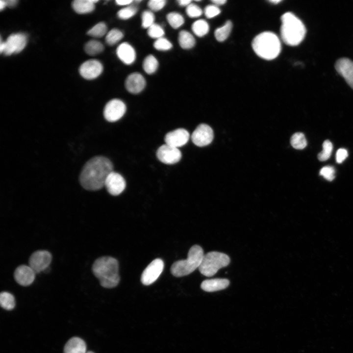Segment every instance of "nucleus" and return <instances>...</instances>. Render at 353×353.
I'll list each match as a JSON object with an SVG mask.
<instances>
[{"mask_svg": "<svg viewBox=\"0 0 353 353\" xmlns=\"http://www.w3.org/2000/svg\"><path fill=\"white\" fill-rule=\"evenodd\" d=\"M335 169L331 166L323 167L320 171V175L328 181H332L335 178Z\"/></svg>", "mask_w": 353, "mask_h": 353, "instance_id": "nucleus-39", "label": "nucleus"}, {"mask_svg": "<svg viewBox=\"0 0 353 353\" xmlns=\"http://www.w3.org/2000/svg\"><path fill=\"white\" fill-rule=\"evenodd\" d=\"M229 262L230 258L227 254L218 252H209L204 255L199 270L204 276L212 277Z\"/></svg>", "mask_w": 353, "mask_h": 353, "instance_id": "nucleus-6", "label": "nucleus"}, {"mask_svg": "<svg viewBox=\"0 0 353 353\" xmlns=\"http://www.w3.org/2000/svg\"><path fill=\"white\" fill-rule=\"evenodd\" d=\"M85 52L90 55H96L101 53L104 50L103 44L97 40H90L84 46Z\"/></svg>", "mask_w": 353, "mask_h": 353, "instance_id": "nucleus-25", "label": "nucleus"}, {"mask_svg": "<svg viewBox=\"0 0 353 353\" xmlns=\"http://www.w3.org/2000/svg\"><path fill=\"white\" fill-rule=\"evenodd\" d=\"M104 186L110 194L117 196L125 190L126 183L124 178L120 174L112 171L107 177Z\"/></svg>", "mask_w": 353, "mask_h": 353, "instance_id": "nucleus-13", "label": "nucleus"}, {"mask_svg": "<svg viewBox=\"0 0 353 353\" xmlns=\"http://www.w3.org/2000/svg\"><path fill=\"white\" fill-rule=\"evenodd\" d=\"M35 273L29 266L22 265L18 266L14 273L15 281L20 285L26 286L30 285L34 281Z\"/></svg>", "mask_w": 353, "mask_h": 353, "instance_id": "nucleus-17", "label": "nucleus"}, {"mask_svg": "<svg viewBox=\"0 0 353 353\" xmlns=\"http://www.w3.org/2000/svg\"><path fill=\"white\" fill-rule=\"evenodd\" d=\"M290 143L294 148L298 150H302L307 145L305 136L301 132L294 133L291 138Z\"/></svg>", "mask_w": 353, "mask_h": 353, "instance_id": "nucleus-29", "label": "nucleus"}, {"mask_svg": "<svg viewBox=\"0 0 353 353\" xmlns=\"http://www.w3.org/2000/svg\"><path fill=\"white\" fill-rule=\"evenodd\" d=\"M126 111V105L119 99H112L105 105L103 115L108 122H116L120 119Z\"/></svg>", "mask_w": 353, "mask_h": 353, "instance_id": "nucleus-7", "label": "nucleus"}, {"mask_svg": "<svg viewBox=\"0 0 353 353\" xmlns=\"http://www.w3.org/2000/svg\"><path fill=\"white\" fill-rule=\"evenodd\" d=\"M252 48L260 57L272 60L276 58L281 51L278 37L272 32H264L258 34L252 41Z\"/></svg>", "mask_w": 353, "mask_h": 353, "instance_id": "nucleus-4", "label": "nucleus"}, {"mask_svg": "<svg viewBox=\"0 0 353 353\" xmlns=\"http://www.w3.org/2000/svg\"><path fill=\"white\" fill-rule=\"evenodd\" d=\"M348 151L343 148L338 149L336 153V161L338 163H342L348 157Z\"/></svg>", "mask_w": 353, "mask_h": 353, "instance_id": "nucleus-42", "label": "nucleus"}, {"mask_svg": "<svg viewBox=\"0 0 353 353\" xmlns=\"http://www.w3.org/2000/svg\"><path fill=\"white\" fill-rule=\"evenodd\" d=\"M209 26L205 21L201 19L195 21L192 25V30L198 37L205 35L209 31Z\"/></svg>", "mask_w": 353, "mask_h": 353, "instance_id": "nucleus-26", "label": "nucleus"}, {"mask_svg": "<svg viewBox=\"0 0 353 353\" xmlns=\"http://www.w3.org/2000/svg\"><path fill=\"white\" fill-rule=\"evenodd\" d=\"M156 156L158 160L164 164H174L180 160L182 155L178 148L165 144L158 149Z\"/></svg>", "mask_w": 353, "mask_h": 353, "instance_id": "nucleus-12", "label": "nucleus"}, {"mask_svg": "<svg viewBox=\"0 0 353 353\" xmlns=\"http://www.w3.org/2000/svg\"><path fill=\"white\" fill-rule=\"evenodd\" d=\"M281 21L280 35L283 42L291 46L300 44L306 33V29L303 22L291 12L283 14Z\"/></svg>", "mask_w": 353, "mask_h": 353, "instance_id": "nucleus-3", "label": "nucleus"}, {"mask_svg": "<svg viewBox=\"0 0 353 353\" xmlns=\"http://www.w3.org/2000/svg\"><path fill=\"white\" fill-rule=\"evenodd\" d=\"M332 149L331 142L328 140H325L323 144V151L318 155V159L321 161L328 160L331 155Z\"/></svg>", "mask_w": 353, "mask_h": 353, "instance_id": "nucleus-34", "label": "nucleus"}, {"mask_svg": "<svg viewBox=\"0 0 353 353\" xmlns=\"http://www.w3.org/2000/svg\"><path fill=\"white\" fill-rule=\"evenodd\" d=\"M178 41L180 46L185 50L193 48L196 43L194 36L189 32L185 30L179 32Z\"/></svg>", "mask_w": 353, "mask_h": 353, "instance_id": "nucleus-23", "label": "nucleus"}, {"mask_svg": "<svg viewBox=\"0 0 353 353\" xmlns=\"http://www.w3.org/2000/svg\"><path fill=\"white\" fill-rule=\"evenodd\" d=\"M6 6L5 1L0 0V9L2 10Z\"/></svg>", "mask_w": 353, "mask_h": 353, "instance_id": "nucleus-47", "label": "nucleus"}, {"mask_svg": "<svg viewBox=\"0 0 353 353\" xmlns=\"http://www.w3.org/2000/svg\"><path fill=\"white\" fill-rule=\"evenodd\" d=\"M213 131L208 125L202 124L199 125L193 131L191 139L193 143L199 147H203L210 144L213 139Z\"/></svg>", "mask_w": 353, "mask_h": 353, "instance_id": "nucleus-11", "label": "nucleus"}, {"mask_svg": "<svg viewBox=\"0 0 353 353\" xmlns=\"http://www.w3.org/2000/svg\"><path fill=\"white\" fill-rule=\"evenodd\" d=\"M270 2L273 4H277L281 1L280 0H271L269 1Z\"/></svg>", "mask_w": 353, "mask_h": 353, "instance_id": "nucleus-48", "label": "nucleus"}, {"mask_svg": "<svg viewBox=\"0 0 353 353\" xmlns=\"http://www.w3.org/2000/svg\"><path fill=\"white\" fill-rule=\"evenodd\" d=\"M204 255L201 247L196 245L192 246L186 259L177 261L172 265V274L176 277H181L191 274L199 268Z\"/></svg>", "mask_w": 353, "mask_h": 353, "instance_id": "nucleus-5", "label": "nucleus"}, {"mask_svg": "<svg viewBox=\"0 0 353 353\" xmlns=\"http://www.w3.org/2000/svg\"><path fill=\"white\" fill-rule=\"evenodd\" d=\"M137 7L134 5H128L117 12L118 17L122 20H127L135 15Z\"/></svg>", "mask_w": 353, "mask_h": 353, "instance_id": "nucleus-33", "label": "nucleus"}, {"mask_svg": "<svg viewBox=\"0 0 353 353\" xmlns=\"http://www.w3.org/2000/svg\"><path fill=\"white\" fill-rule=\"evenodd\" d=\"M26 43L25 34L22 33L12 34L4 42L5 47L2 53L6 55L19 53L25 48Z\"/></svg>", "mask_w": 353, "mask_h": 353, "instance_id": "nucleus-10", "label": "nucleus"}, {"mask_svg": "<svg viewBox=\"0 0 353 353\" xmlns=\"http://www.w3.org/2000/svg\"><path fill=\"white\" fill-rule=\"evenodd\" d=\"M189 137L187 130L184 128H177L166 134L164 140L166 144L178 148L185 145Z\"/></svg>", "mask_w": 353, "mask_h": 353, "instance_id": "nucleus-15", "label": "nucleus"}, {"mask_svg": "<svg viewBox=\"0 0 353 353\" xmlns=\"http://www.w3.org/2000/svg\"><path fill=\"white\" fill-rule=\"evenodd\" d=\"M92 272L101 286L106 288L116 287L120 281L118 261L110 256L97 259L92 266Z\"/></svg>", "mask_w": 353, "mask_h": 353, "instance_id": "nucleus-2", "label": "nucleus"}, {"mask_svg": "<svg viewBox=\"0 0 353 353\" xmlns=\"http://www.w3.org/2000/svg\"><path fill=\"white\" fill-rule=\"evenodd\" d=\"M186 12L187 15L191 18L199 17L202 13L201 8L197 5L192 3L186 7Z\"/></svg>", "mask_w": 353, "mask_h": 353, "instance_id": "nucleus-38", "label": "nucleus"}, {"mask_svg": "<svg viewBox=\"0 0 353 353\" xmlns=\"http://www.w3.org/2000/svg\"><path fill=\"white\" fill-rule=\"evenodd\" d=\"M158 67V62L157 59L152 55H148L143 62V68L148 74L154 73Z\"/></svg>", "mask_w": 353, "mask_h": 353, "instance_id": "nucleus-27", "label": "nucleus"}, {"mask_svg": "<svg viewBox=\"0 0 353 353\" xmlns=\"http://www.w3.org/2000/svg\"><path fill=\"white\" fill-rule=\"evenodd\" d=\"M107 31V28L105 24L101 22L88 30L87 34L93 37L101 38L106 33Z\"/></svg>", "mask_w": 353, "mask_h": 353, "instance_id": "nucleus-32", "label": "nucleus"}, {"mask_svg": "<svg viewBox=\"0 0 353 353\" xmlns=\"http://www.w3.org/2000/svg\"><path fill=\"white\" fill-rule=\"evenodd\" d=\"M103 67L101 63L95 59L89 60L82 63L79 67L80 75L85 79H93L102 73Z\"/></svg>", "mask_w": 353, "mask_h": 353, "instance_id": "nucleus-14", "label": "nucleus"}, {"mask_svg": "<svg viewBox=\"0 0 353 353\" xmlns=\"http://www.w3.org/2000/svg\"><path fill=\"white\" fill-rule=\"evenodd\" d=\"M164 268V262L161 259L152 261L145 268L141 277V282L145 285L153 283L158 278Z\"/></svg>", "mask_w": 353, "mask_h": 353, "instance_id": "nucleus-9", "label": "nucleus"}, {"mask_svg": "<svg viewBox=\"0 0 353 353\" xmlns=\"http://www.w3.org/2000/svg\"><path fill=\"white\" fill-rule=\"evenodd\" d=\"M97 0H75L72 2L74 10L78 14H86L92 12Z\"/></svg>", "mask_w": 353, "mask_h": 353, "instance_id": "nucleus-22", "label": "nucleus"}, {"mask_svg": "<svg viewBox=\"0 0 353 353\" xmlns=\"http://www.w3.org/2000/svg\"><path fill=\"white\" fill-rule=\"evenodd\" d=\"M215 5L218 6L219 5H222L227 2L226 0H213L211 1Z\"/></svg>", "mask_w": 353, "mask_h": 353, "instance_id": "nucleus-45", "label": "nucleus"}, {"mask_svg": "<svg viewBox=\"0 0 353 353\" xmlns=\"http://www.w3.org/2000/svg\"><path fill=\"white\" fill-rule=\"evenodd\" d=\"M113 164L107 158L94 157L83 166L79 176L80 183L86 190H99L104 186L106 179L113 171Z\"/></svg>", "mask_w": 353, "mask_h": 353, "instance_id": "nucleus-1", "label": "nucleus"}, {"mask_svg": "<svg viewBox=\"0 0 353 353\" xmlns=\"http://www.w3.org/2000/svg\"><path fill=\"white\" fill-rule=\"evenodd\" d=\"M123 37L124 34L120 30L113 28L106 34L105 41L108 45L113 46L121 40Z\"/></svg>", "mask_w": 353, "mask_h": 353, "instance_id": "nucleus-31", "label": "nucleus"}, {"mask_svg": "<svg viewBox=\"0 0 353 353\" xmlns=\"http://www.w3.org/2000/svg\"><path fill=\"white\" fill-rule=\"evenodd\" d=\"M6 6H8L10 7H12L14 6L16 3L17 1L15 0H6L5 1Z\"/></svg>", "mask_w": 353, "mask_h": 353, "instance_id": "nucleus-46", "label": "nucleus"}, {"mask_svg": "<svg viewBox=\"0 0 353 353\" xmlns=\"http://www.w3.org/2000/svg\"><path fill=\"white\" fill-rule=\"evenodd\" d=\"M168 22L171 27L177 29L180 27L184 23L183 16L177 12H170L166 16Z\"/></svg>", "mask_w": 353, "mask_h": 353, "instance_id": "nucleus-30", "label": "nucleus"}, {"mask_svg": "<svg viewBox=\"0 0 353 353\" xmlns=\"http://www.w3.org/2000/svg\"><path fill=\"white\" fill-rule=\"evenodd\" d=\"M166 3L165 0H151L148 2V6L153 11H158L162 9Z\"/></svg>", "mask_w": 353, "mask_h": 353, "instance_id": "nucleus-41", "label": "nucleus"}, {"mask_svg": "<svg viewBox=\"0 0 353 353\" xmlns=\"http://www.w3.org/2000/svg\"><path fill=\"white\" fill-rule=\"evenodd\" d=\"M337 72L353 89V61L347 58L338 59L335 65Z\"/></svg>", "mask_w": 353, "mask_h": 353, "instance_id": "nucleus-16", "label": "nucleus"}, {"mask_svg": "<svg viewBox=\"0 0 353 353\" xmlns=\"http://www.w3.org/2000/svg\"><path fill=\"white\" fill-rule=\"evenodd\" d=\"M229 284V281L226 278L206 279L202 282L201 288L206 292H215L225 289Z\"/></svg>", "mask_w": 353, "mask_h": 353, "instance_id": "nucleus-20", "label": "nucleus"}, {"mask_svg": "<svg viewBox=\"0 0 353 353\" xmlns=\"http://www.w3.org/2000/svg\"><path fill=\"white\" fill-rule=\"evenodd\" d=\"M0 304L3 309L10 310L13 309L15 305V298L11 293L3 291L0 294Z\"/></svg>", "mask_w": 353, "mask_h": 353, "instance_id": "nucleus-28", "label": "nucleus"}, {"mask_svg": "<svg viewBox=\"0 0 353 353\" xmlns=\"http://www.w3.org/2000/svg\"><path fill=\"white\" fill-rule=\"evenodd\" d=\"M142 26L143 28H148L154 24V15L152 11L145 10L142 14Z\"/></svg>", "mask_w": 353, "mask_h": 353, "instance_id": "nucleus-37", "label": "nucleus"}, {"mask_svg": "<svg viewBox=\"0 0 353 353\" xmlns=\"http://www.w3.org/2000/svg\"><path fill=\"white\" fill-rule=\"evenodd\" d=\"M133 1L132 0H117L116 3L118 5L127 6L129 5Z\"/></svg>", "mask_w": 353, "mask_h": 353, "instance_id": "nucleus-43", "label": "nucleus"}, {"mask_svg": "<svg viewBox=\"0 0 353 353\" xmlns=\"http://www.w3.org/2000/svg\"><path fill=\"white\" fill-rule=\"evenodd\" d=\"M147 33L150 37L156 39L163 37L165 33L162 27L155 23L148 28Z\"/></svg>", "mask_w": 353, "mask_h": 353, "instance_id": "nucleus-35", "label": "nucleus"}, {"mask_svg": "<svg viewBox=\"0 0 353 353\" xmlns=\"http://www.w3.org/2000/svg\"><path fill=\"white\" fill-rule=\"evenodd\" d=\"M86 345L82 339L73 337L69 339L64 348V353H86Z\"/></svg>", "mask_w": 353, "mask_h": 353, "instance_id": "nucleus-21", "label": "nucleus"}, {"mask_svg": "<svg viewBox=\"0 0 353 353\" xmlns=\"http://www.w3.org/2000/svg\"><path fill=\"white\" fill-rule=\"evenodd\" d=\"M86 353H94L92 351H88Z\"/></svg>", "mask_w": 353, "mask_h": 353, "instance_id": "nucleus-49", "label": "nucleus"}, {"mask_svg": "<svg viewBox=\"0 0 353 353\" xmlns=\"http://www.w3.org/2000/svg\"><path fill=\"white\" fill-rule=\"evenodd\" d=\"M153 47L158 50L167 51L171 50L173 45L170 41L163 37L155 41Z\"/></svg>", "mask_w": 353, "mask_h": 353, "instance_id": "nucleus-36", "label": "nucleus"}, {"mask_svg": "<svg viewBox=\"0 0 353 353\" xmlns=\"http://www.w3.org/2000/svg\"><path fill=\"white\" fill-rule=\"evenodd\" d=\"M178 5L182 7H187L191 3L192 1L191 0H177Z\"/></svg>", "mask_w": 353, "mask_h": 353, "instance_id": "nucleus-44", "label": "nucleus"}, {"mask_svg": "<svg viewBox=\"0 0 353 353\" xmlns=\"http://www.w3.org/2000/svg\"><path fill=\"white\" fill-rule=\"evenodd\" d=\"M232 27V24L231 21H227L225 25L217 28L214 32V35L219 42L225 41L229 35Z\"/></svg>", "mask_w": 353, "mask_h": 353, "instance_id": "nucleus-24", "label": "nucleus"}, {"mask_svg": "<svg viewBox=\"0 0 353 353\" xmlns=\"http://www.w3.org/2000/svg\"><path fill=\"white\" fill-rule=\"evenodd\" d=\"M204 14L209 19L212 18L219 15L221 10L218 6L213 4L207 6L204 9Z\"/></svg>", "mask_w": 353, "mask_h": 353, "instance_id": "nucleus-40", "label": "nucleus"}, {"mask_svg": "<svg viewBox=\"0 0 353 353\" xmlns=\"http://www.w3.org/2000/svg\"><path fill=\"white\" fill-rule=\"evenodd\" d=\"M51 253L45 250L34 252L30 256L28 264L35 273H39L48 268L51 261Z\"/></svg>", "mask_w": 353, "mask_h": 353, "instance_id": "nucleus-8", "label": "nucleus"}, {"mask_svg": "<svg viewBox=\"0 0 353 353\" xmlns=\"http://www.w3.org/2000/svg\"><path fill=\"white\" fill-rule=\"evenodd\" d=\"M117 56L126 65L132 64L136 59V52L132 46L126 42L119 45L116 50Z\"/></svg>", "mask_w": 353, "mask_h": 353, "instance_id": "nucleus-19", "label": "nucleus"}, {"mask_svg": "<svg viewBox=\"0 0 353 353\" xmlns=\"http://www.w3.org/2000/svg\"><path fill=\"white\" fill-rule=\"evenodd\" d=\"M146 86V80L144 76L139 73L130 74L125 81L126 90L132 94L141 92Z\"/></svg>", "mask_w": 353, "mask_h": 353, "instance_id": "nucleus-18", "label": "nucleus"}]
</instances>
